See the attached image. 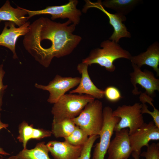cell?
Here are the masks:
<instances>
[{
  "label": "cell",
  "mask_w": 159,
  "mask_h": 159,
  "mask_svg": "<svg viewBox=\"0 0 159 159\" xmlns=\"http://www.w3.org/2000/svg\"><path fill=\"white\" fill-rule=\"evenodd\" d=\"M26 9L17 6L16 8L12 7L9 0H7L0 8V21H8L14 23L20 27L25 24L28 20Z\"/></svg>",
  "instance_id": "cell-18"
},
{
  "label": "cell",
  "mask_w": 159,
  "mask_h": 159,
  "mask_svg": "<svg viewBox=\"0 0 159 159\" xmlns=\"http://www.w3.org/2000/svg\"><path fill=\"white\" fill-rule=\"evenodd\" d=\"M88 66L82 62L78 64L77 70L81 75L80 80L77 87L70 91L69 93L85 94L95 99H102L104 96V90L97 88L91 80L88 72Z\"/></svg>",
  "instance_id": "cell-14"
},
{
  "label": "cell",
  "mask_w": 159,
  "mask_h": 159,
  "mask_svg": "<svg viewBox=\"0 0 159 159\" xmlns=\"http://www.w3.org/2000/svg\"><path fill=\"white\" fill-rule=\"evenodd\" d=\"M132 152L140 155L142 148L147 147L151 140H159V128L153 121L144 123L133 134L129 135Z\"/></svg>",
  "instance_id": "cell-11"
},
{
  "label": "cell",
  "mask_w": 159,
  "mask_h": 159,
  "mask_svg": "<svg viewBox=\"0 0 159 159\" xmlns=\"http://www.w3.org/2000/svg\"><path fill=\"white\" fill-rule=\"evenodd\" d=\"M85 1V4L82 10L83 13H85L90 8H95L99 9L107 16L109 23L114 29L113 33L109 37V40L118 43L120 39L122 38L131 37L130 32L128 31L126 26L122 23V22L126 20L125 15L117 13L115 14L109 13L103 6L101 0H98L95 2L89 0Z\"/></svg>",
  "instance_id": "cell-8"
},
{
  "label": "cell",
  "mask_w": 159,
  "mask_h": 159,
  "mask_svg": "<svg viewBox=\"0 0 159 159\" xmlns=\"http://www.w3.org/2000/svg\"><path fill=\"white\" fill-rule=\"evenodd\" d=\"M142 104L136 102L132 105L119 106L112 111L113 116L120 118L114 128V131L128 128L129 135L134 132L144 123L141 112Z\"/></svg>",
  "instance_id": "cell-5"
},
{
  "label": "cell",
  "mask_w": 159,
  "mask_h": 159,
  "mask_svg": "<svg viewBox=\"0 0 159 159\" xmlns=\"http://www.w3.org/2000/svg\"><path fill=\"white\" fill-rule=\"evenodd\" d=\"M115 132V137L110 141L107 151V159H128L132 152L129 129L124 128Z\"/></svg>",
  "instance_id": "cell-12"
},
{
  "label": "cell",
  "mask_w": 159,
  "mask_h": 159,
  "mask_svg": "<svg viewBox=\"0 0 159 159\" xmlns=\"http://www.w3.org/2000/svg\"><path fill=\"white\" fill-rule=\"evenodd\" d=\"M133 71L130 74V81L134 89L132 91L134 95H138L141 92L138 91L137 84L140 85L145 90V92L151 97H153L155 92L159 91V80L155 77L153 73L145 69L142 71L135 64L131 63Z\"/></svg>",
  "instance_id": "cell-10"
},
{
  "label": "cell",
  "mask_w": 159,
  "mask_h": 159,
  "mask_svg": "<svg viewBox=\"0 0 159 159\" xmlns=\"http://www.w3.org/2000/svg\"><path fill=\"white\" fill-rule=\"evenodd\" d=\"M139 99L142 104L147 102L152 106L153 109L155 108L152 103V102L153 101V99L145 93H140L139 97Z\"/></svg>",
  "instance_id": "cell-28"
},
{
  "label": "cell",
  "mask_w": 159,
  "mask_h": 159,
  "mask_svg": "<svg viewBox=\"0 0 159 159\" xmlns=\"http://www.w3.org/2000/svg\"><path fill=\"white\" fill-rule=\"evenodd\" d=\"M18 129L19 135L17 139L22 143L23 149L26 148L28 142L31 139L40 140L50 137L52 135L51 131L34 128L33 124L29 125L24 120L19 125Z\"/></svg>",
  "instance_id": "cell-17"
},
{
  "label": "cell",
  "mask_w": 159,
  "mask_h": 159,
  "mask_svg": "<svg viewBox=\"0 0 159 159\" xmlns=\"http://www.w3.org/2000/svg\"><path fill=\"white\" fill-rule=\"evenodd\" d=\"M142 2L141 0H105L102 1L104 7L112 9L125 16Z\"/></svg>",
  "instance_id": "cell-19"
},
{
  "label": "cell",
  "mask_w": 159,
  "mask_h": 159,
  "mask_svg": "<svg viewBox=\"0 0 159 159\" xmlns=\"http://www.w3.org/2000/svg\"><path fill=\"white\" fill-rule=\"evenodd\" d=\"M104 91V96L107 100L110 102H115L122 98L120 90L114 86H108L105 88Z\"/></svg>",
  "instance_id": "cell-25"
},
{
  "label": "cell",
  "mask_w": 159,
  "mask_h": 159,
  "mask_svg": "<svg viewBox=\"0 0 159 159\" xmlns=\"http://www.w3.org/2000/svg\"><path fill=\"white\" fill-rule=\"evenodd\" d=\"M49 150L44 142L37 143L31 149H23L16 155L19 159H51Z\"/></svg>",
  "instance_id": "cell-20"
},
{
  "label": "cell",
  "mask_w": 159,
  "mask_h": 159,
  "mask_svg": "<svg viewBox=\"0 0 159 159\" xmlns=\"http://www.w3.org/2000/svg\"><path fill=\"white\" fill-rule=\"evenodd\" d=\"M78 1L69 0L64 4L56 6H49L40 10L31 11L26 9L28 16V19L33 16L41 14H48L51 15V20L67 18L72 24L77 25L80 20L82 14L81 11L77 9V6Z\"/></svg>",
  "instance_id": "cell-7"
},
{
  "label": "cell",
  "mask_w": 159,
  "mask_h": 159,
  "mask_svg": "<svg viewBox=\"0 0 159 159\" xmlns=\"http://www.w3.org/2000/svg\"><path fill=\"white\" fill-rule=\"evenodd\" d=\"M88 135L84 131L77 126L73 131L64 138L65 141L76 146H83L88 139Z\"/></svg>",
  "instance_id": "cell-22"
},
{
  "label": "cell",
  "mask_w": 159,
  "mask_h": 159,
  "mask_svg": "<svg viewBox=\"0 0 159 159\" xmlns=\"http://www.w3.org/2000/svg\"><path fill=\"white\" fill-rule=\"evenodd\" d=\"M95 100L94 97L87 95L65 94L52 108V122L73 119L80 114L87 103Z\"/></svg>",
  "instance_id": "cell-3"
},
{
  "label": "cell",
  "mask_w": 159,
  "mask_h": 159,
  "mask_svg": "<svg viewBox=\"0 0 159 159\" xmlns=\"http://www.w3.org/2000/svg\"><path fill=\"white\" fill-rule=\"evenodd\" d=\"M46 145L54 159H78L84 146H74L65 141L51 140Z\"/></svg>",
  "instance_id": "cell-15"
},
{
  "label": "cell",
  "mask_w": 159,
  "mask_h": 159,
  "mask_svg": "<svg viewBox=\"0 0 159 159\" xmlns=\"http://www.w3.org/2000/svg\"><path fill=\"white\" fill-rule=\"evenodd\" d=\"M0 159H3V158H0Z\"/></svg>",
  "instance_id": "cell-32"
},
{
  "label": "cell",
  "mask_w": 159,
  "mask_h": 159,
  "mask_svg": "<svg viewBox=\"0 0 159 159\" xmlns=\"http://www.w3.org/2000/svg\"><path fill=\"white\" fill-rule=\"evenodd\" d=\"M132 154L134 159H140V155L137 154L136 153L134 152H132Z\"/></svg>",
  "instance_id": "cell-30"
},
{
  "label": "cell",
  "mask_w": 159,
  "mask_h": 159,
  "mask_svg": "<svg viewBox=\"0 0 159 159\" xmlns=\"http://www.w3.org/2000/svg\"><path fill=\"white\" fill-rule=\"evenodd\" d=\"M100 46L102 48L92 50L89 55L83 59L82 62L88 65L96 64L104 67L107 71L112 72L116 67L113 64L116 59L124 58L130 60L132 57L128 51L123 49L118 43L110 40L102 41Z\"/></svg>",
  "instance_id": "cell-2"
},
{
  "label": "cell",
  "mask_w": 159,
  "mask_h": 159,
  "mask_svg": "<svg viewBox=\"0 0 159 159\" xmlns=\"http://www.w3.org/2000/svg\"><path fill=\"white\" fill-rule=\"evenodd\" d=\"M8 126V124L4 123L1 121V113L0 112V130L3 128H6ZM10 155V154L9 153L6 152L2 148L0 147V156L1 155L7 156Z\"/></svg>",
  "instance_id": "cell-29"
},
{
  "label": "cell",
  "mask_w": 159,
  "mask_h": 159,
  "mask_svg": "<svg viewBox=\"0 0 159 159\" xmlns=\"http://www.w3.org/2000/svg\"><path fill=\"white\" fill-rule=\"evenodd\" d=\"M99 137V136L97 135L89 136L88 140L84 146L80 155L78 159H90L91 150L93 144Z\"/></svg>",
  "instance_id": "cell-23"
},
{
  "label": "cell",
  "mask_w": 159,
  "mask_h": 159,
  "mask_svg": "<svg viewBox=\"0 0 159 159\" xmlns=\"http://www.w3.org/2000/svg\"><path fill=\"white\" fill-rule=\"evenodd\" d=\"M75 25L68 20L63 23L41 17L29 26L24 36L25 49L41 65L47 68L53 58L71 54L82 39L73 33Z\"/></svg>",
  "instance_id": "cell-1"
},
{
  "label": "cell",
  "mask_w": 159,
  "mask_h": 159,
  "mask_svg": "<svg viewBox=\"0 0 159 159\" xmlns=\"http://www.w3.org/2000/svg\"><path fill=\"white\" fill-rule=\"evenodd\" d=\"M6 159H19V158L16 155L11 156Z\"/></svg>",
  "instance_id": "cell-31"
},
{
  "label": "cell",
  "mask_w": 159,
  "mask_h": 159,
  "mask_svg": "<svg viewBox=\"0 0 159 159\" xmlns=\"http://www.w3.org/2000/svg\"><path fill=\"white\" fill-rule=\"evenodd\" d=\"M30 24L27 21L22 26L16 27L15 24L11 22L6 21L0 34V46L7 47L13 53L14 59L18 58L16 52V44L19 37L24 36L28 32Z\"/></svg>",
  "instance_id": "cell-13"
},
{
  "label": "cell",
  "mask_w": 159,
  "mask_h": 159,
  "mask_svg": "<svg viewBox=\"0 0 159 159\" xmlns=\"http://www.w3.org/2000/svg\"><path fill=\"white\" fill-rule=\"evenodd\" d=\"M113 110L109 106L103 108V125L99 135L100 140L95 145L92 159H105L114 129L120 118L112 115Z\"/></svg>",
  "instance_id": "cell-6"
},
{
  "label": "cell",
  "mask_w": 159,
  "mask_h": 159,
  "mask_svg": "<svg viewBox=\"0 0 159 159\" xmlns=\"http://www.w3.org/2000/svg\"><path fill=\"white\" fill-rule=\"evenodd\" d=\"M5 73L3 69V65L1 64L0 65V111L2 110V98L4 92L8 87L7 85H4L3 82V79Z\"/></svg>",
  "instance_id": "cell-27"
},
{
  "label": "cell",
  "mask_w": 159,
  "mask_h": 159,
  "mask_svg": "<svg viewBox=\"0 0 159 159\" xmlns=\"http://www.w3.org/2000/svg\"><path fill=\"white\" fill-rule=\"evenodd\" d=\"M147 147L146 151L141 153L140 155L145 159H159V143H153Z\"/></svg>",
  "instance_id": "cell-24"
},
{
  "label": "cell",
  "mask_w": 159,
  "mask_h": 159,
  "mask_svg": "<svg viewBox=\"0 0 159 159\" xmlns=\"http://www.w3.org/2000/svg\"><path fill=\"white\" fill-rule=\"evenodd\" d=\"M131 63L140 68L144 65L152 67L157 76L159 75V43L156 41L149 46L146 51L139 54L132 56L130 60Z\"/></svg>",
  "instance_id": "cell-16"
},
{
  "label": "cell",
  "mask_w": 159,
  "mask_h": 159,
  "mask_svg": "<svg viewBox=\"0 0 159 159\" xmlns=\"http://www.w3.org/2000/svg\"><path fill=\"white\" fill-rule=\"evenodd\" d=\"M103 110L102 102L95 100L87 103L80 114L71 120L89 136H99L103 125Z\"/></svg>",
  "instance_id": "cell-4"
},
{
  "label": "cell",
  "mask_w": 159,
  "mask_h": 159,
  "mask_svg": "<svg viewBox=\"0 0 159 159\" xmlns=\"http://www.w3.org/2000/svg\"><path fill=\"white\" fill-rule=\"evenodd\" d=\"M80 79L79 77H64L57 74L47 85L36 83L34 86L37 88L48 91L49 95L47 101L54 104L66 92L78 85Z\"/></svg>",
  "instance_id": "cell-9"
},
{
  "label": "cell",
  "mask_w": 159,
  "mask_h": 159,
  "mask_svg": "<svg viewBox=\"0 0 159 159\" xmlns=\"http://www.w3.org/2000/svg\"><path fill=\"white\" fill-rule=\"evenodd\" d=\"M141 112L142 114L147 113L150 114L153 118V122L155 125L159 128V111L156 108L153 112L150 111L148 108L145 103L142 104Z\"/></svg>",
  "instance_id": "cell-26"
},
{
  "label": "cell",
  "mask_w": 159,
  "mask_h": 159,
  "mask_svg": "<svg viewBox=\"0 0 159 159\" xmlns=\"http://www.w3.org/2000/svg\"><path fill=\"white\" fill-rule=\"evenodd\" d=\"M77 126L72 120H66L59 122H53L51 132L56 138H66L75 130Z\"/></svg>",
  "instance_id": "cell-21"
}]
</instances>
